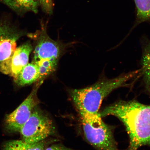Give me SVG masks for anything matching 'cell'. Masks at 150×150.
Returning <instances> with one entry per match:
<instances>
[{
  "label": "cell",
  "instance_id": "277c9868",
  "mask_svg": "<svg viewBox=\"0 0 150 150\" xmlns=\"http://www.w3.org/2000/svg\"><path fill=\"white\" fill-rule=\"evenodd\" d=\"M54 129L52 120L36 107L20 132L24 142L33 144L42 141L52 135Z\"/></svg>",
  "mask_w": 150,
  "mask_h": 150
},
{
  "label": "cell",
  "instance_id": "2e32d148",
  "mask_svg": "<svg viewBox=\"0 0 150 150\" xmlns=\"http://www.w3.org/2000/svg\"><path fill=\"white\" fill-rule=\"evenodd\" d=\"M45 150H76L65 147L59 144H55L48 147H46Z\"/></svg>",
  "mask_w": 150,
  "mask_h": 150
},
{
  "label": "cell",
  "instance_id": "6da1fadb",
  "mask_svg": "<svg viewBox=\"0 0 150 150\" xmlns=\"http://www.w3.org/2000/svg\"><path fill=\"white\" fill-rule=\"evenodd\" d=\"M100 114L102 117L114 116L123 123L130 139L128 150L150 146V105L136 100H121L106 107Z\"/></svg>",
  "mask_w": 150,
  "mask_h": 150
},
{
  "label": "cell",
  "instance_id": "5b68a950",
  "mask_svg": "<svg viewBox=\"0 0 150 150\" xmlns=\"http://www.w3.org/2000/svg\"><path fill=\"white\" fill-rule=\"evenodd\" d=\"M42 82L41 81L37 84L27 98L16 110L6 116L5 128L7 132H20L21 129L29 119L34 109L39 103L37 94Z\"/></svg>",
  "mask_w": 150,
  "mask_h": 150
},
{
  "label": "cell",
  "instance_id": "8992f818",
  "mask_svg": "<svg viewBox=\"0 0 150 150\" xmlns=\"http://www.w3.org/2000/svg\"><path fill=\"white\" fill-rule=\"evenodd\" d=\"M23 34L8 17L0 16V64L13 55L17 42Z\"/></svg>",
  "mask_w": 150,
  "mask_h": 150
},
{
  "label": "cell",
  "instance_id": "7c38bea8",
  "mask_svg": "<svg viewBox=\"0 0 150 150\" xmlns=\"http://www.w3.org/2000/svg\"><path fill=\"white\" fill-rule=\"evenodd\" d=\"M47 144L44 140L30 144L22 140H12L4 144L2 150H45Z\"/></svg>",
  "mask_w": 150,
  "mask_h": 150
},
{
  "label": "cell",
  "instance_id": "ba28073f",
  "mask_svg": "<svg viewBox=\"0 0 150 150\" xmlns=\"http://www.w3.org/2000/svg\"><path fill=\"white\" fill-rule=\"evenodd\" d=\"M42 30L34 51L32 62L50 59L59 61L61 48L58 42L52 40L47 33L46 24L41 22Z\"/></svg>",
  "mask_w": 150,
  "mask_h": 150
},
{
  "label": "cell",
  "instance_id": "7a4b0ae2",
  "mask_svg": "<svg viewBox=\"0 0 150 150\" xmlns=\"http://www.w3.org/2000/svg\"><path fill=\"white\" fill-rule=\"evenodd\" d=\"M140 72L139 69L123 73L114 78L103 76L89 87L69 90V94L80 115H99V109L104 99L115 90L128 87L130 81L139 76Z\"/></svg>",
  "mask_w": 150,
  "mask_h": 150
},
{
  "label": "cell",
  "instance_id": "8fae6325",
  "mask_svg": "<svg viewBox=\"0 0 150 150\" xmlns=\"http://www.w3.org/2000/svg\"><path fill=\"white\" fill-rule=\"evenodd\" d=\"M39 79L38 67L32 62L28 63L14 79L15 83L18 86L23 87L34 83Z\"/></svg>",
  "mask_w": 150,
  "mask_h": 150
},
{
  "label": "cell",
  "instance_id": "3957f363",
  "mask_svg": "<svg viewBox=\"0 0 150 150\" xmlns=\"http://www.w3.org/2000/svg\"><path fill=\"white\" fill-rule=\"evenodd\" d=\"M85 137L97 150H119L113 128L103 121L100 115H80Z\"/></svg>",
  "mask_w": 150,
  "mask_h": 150
},
{
  "label": "cell",
  "instance_id": "4fadbf2b",
  "mask_svg": "<svg viewBox=\"0 0 150 150\" xmlns=\"http://www.w3.org/2000/svg\"><path fill=\"white\" fill-rule=\"evenodd\" d=\"M32 62L35 64L38 67L39 74V80H42L43 79L55 71L57 67L58 61L45 59Z\"/></svg>",
  "mask_w": 150,
  "mask_h": 150
},
{
  "label": "cell",
  "instance_id": "5bb4252c",
  "mask_svg": "<svg viewBox=\"0 0 150 150\" xmlns=\"http://www.w3.org/2000/svg\"><path fill=\"white\" fill-rule=\"evenodd\" d=\"M138 23L150 20V0H134Z\"/></svg>",
  "mask_w": 150,
  "mask_h": 150
},
{
  "label": "cell",
  "instance_id": "52a82bcc",
  "mask_svg": "<svg viewBox=\"0 0 150 150\" xmlns=\"http://www.w3.org/2000/svg\"><path fill=\"white\" fill-rule=\"evenodd\" d=\"M33 47L30 42H27L16 48L13 55L0 64V71L10 75L13 78L28 63Z\"/></svg>",
  "mask_w": 150,
  "mask_h": 150
},
{
  "label": "cell",
  "instance_id": "9a60e30c",
  "mask_svg": "<svg viewBox=\"0 0 150 150\" xmlns=\"http://www.w3.org/2000/svg\"><path fill=\"white\" fill-rule=\"evenodd\" d=\"M39 4V6L46 14L51 15L53 13L54 0H35Z\"/></svg>",
  "mask_w": 150,
  "mask_h": 150
},
{
  "label": "cell",
  "instance_id": "30bf717a",
  "mask_svg": "<svg viewBox=\"0 0 150 150\" xmlns=\"http://www.w3.org/2000/svg\"><path fill=\"white\" fill-rule=\"evenodd\" d=\"M0 3L20 16L28 12L37 13L39 7V4L35 0H0Z\"/></svg>",
  "mask_w": 150,
  "mask_h": 150
},
{
  "label": "cell",
  "instance_id": "9c48e42d",
  "mask_svg": "<svg viewBox=\"0 0 150 150\" xmlns=\"http://www.w3.org/2000/svg\"><path fill=\"white\" fill-rule=\"evenodd\" d=\"M141 76L145 91L150 94V41L144 38L142 42Z\"/></svg>",
  "mask_w": 150,
  "mask_h": 150
}]
</instances>
